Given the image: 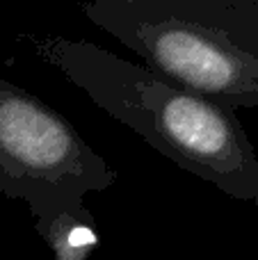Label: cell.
Returning a JSON list of instances; mask_svg holds the SVG:
<instances>
[{
    "label": "cell",
    "mask_w": 258,
    "mask_h": 260,
    "mask_svg": "<svg viewBox=\"0 0 258 260\" xmlns=\"http://www.w3.org/2000/svg\"><path fill=\"white\" fill-rule=\"evenodd\" d=\"M23 39L41 62L158 153L227 197L258 208V155L231 110L91 41L55 35H23Z\"/></svg>",
    "instance_id": "obj_1"
},
{
    "label": "cell",
    "mask_w": 258,
    "mask_h": 260,
    "mask_svg": "<svg viewBox=\"0 0 258 260\" xmlns=\"http://www.w3.org/2000/svg\"><path fill=\"white\" fill-rule=\"evenodd\" d=\"M80 12L165 80L231 112L258 108V0H89Z\"/></svg>",
    "instance_id": "obj_2"
},
{
    "label": "cell",
    "mask_w": 258,
    "mask_h": 260,
    "mask_svg": "<svg viewBox=\"0 0 258 260\" xmlns=\"http://www.w3.org/2000/svg\"><path fill=\"white\" fill-rule=\"evenodd\" d=\"M117 178L64 114L0 78V192L27 203L35 224L85 206V194Z\"/></svg>",
    "instance_id": "obj_3"
},
{
    "label": "cell",
    "mask_w": 258,
    "mask_h": 260,
    "mask_svg": "<svg viewBox=\"0 0 258 260\" xmlns=\"http://www.w3.org/2000/svg\"><path fill=\"white\" fill-rule=\"evenodd\" d=\"M35 229L55 260H89L99 247L96 219L85 206L57 212L50 219L35 224Z\"/></svg>",
    "instance_id": "obj_4"
}]
</instances>
